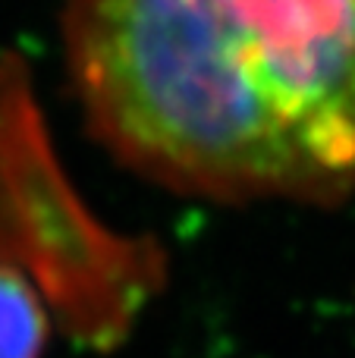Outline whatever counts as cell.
Here are the masks:
<instances>
[{"label":"cell","instance_id":"1","mask_svg":"<svg viewBox=\"0 0 355 358\" xmlns=\"http://www.w3.org/2000/svg\"><path fill=\"white\" fill-rule=\"evenodd\" d=\"M60 31L92 136L148 182L355 195V0H63Z\"/></svg>","mask_w":355,"mask_h":358},{"label":"cell","instance_id":"2","mask_svg":"<svg viewBox=\"0 0 355 358\" xmlns=\"http://www.w3.org/2000/svg\"><path fill=\"white\" fill-rule=\"evenodd\" d=\"M50 321L22 271L0 261V358H41Z\"/></svg>","mask_w":355,"mask_h":358}]
</instances>
